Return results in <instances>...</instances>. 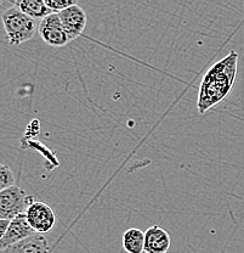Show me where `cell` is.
Returning <instances> with one entry per match:
<instances>
[{
  "label": "cell",
  "mask_w": 244,
  "mask_h": 253,
  "mask_svg": "<svg viewBox=\"0 0 244 253\" xmlns=\"http://www.w3.org/2000/svg\"><path fill=\"white\" fill-rule=\"evenodd\" d=\"M14 6L20 9L23 14L30 16L33 20H43L46 16L51 15L52 12L46 7L43 0H20V1H12Z\"/></svg>",
  "instance_id": "30bf717a"
},
{
  "label": "cell",
  "mask_w": 244,
  "mask_h": 253,
  "mask_svg": "<svg viewBox=\"0 0 244 253\" xmlns=\"http://www.w3.org/2000/svg\"><path fill=\"white\" fill-rule=\"evenodd\" d=\"M9 224H10V220H0V240L4 237L7 228H9Z\"/></svg>",
  "instance_id": "5bb4252c"
},
{
  "label": "cell",
  "mask_w": 244,
  "mask_h": 253,
  "mask_svg": "<svg viewBox=\"0 0 244 253\" xmlns=\"http://www.w3.org/2000/svg\"><path fill=\"white\" fill-rule=\"evenodd\" d=\"M46 7L52 12V14H59V12L64 11V10L68 9L72 5L77 4L75 1H66V0H44Z\"/></svg>",
  "instance_id": "4fadbf2b"
},
{
  "label": "cell",
  "mask_w": 244,
  "mask_h": 253,
  "mask_svg": "<svg viewBox=\"0 0 244 253\" xmlns=\"http://www.w3.org/2000/svg\"><path fill=\"white\" fill-rule=\"evenodd\" d=\"M123 249L128 253H143L145 233L136 228L128 229L123 234Z\"/></svg>",
  "instance_id": "8fae6325"
},
{
  "label": "cell",
  "mask_w": 244,
  "mask_h": 253,
  "mask_svg": "<svg viewBox=\"0 0 244 253\" xmlns=\"http://www.w3.org/2000/svg\"><path fill=\"white\" fill-rule=\"evenodd\" d=\"M33 234L35 233H34L33 229L28 224L26 214H20L15 219L10 220L6 233H5L4 237L0 240V251L22 241V240L27 239V237L33 235Z\"/></svg>",
  "instance_id": "52a82bcc"
},
{
  "label": "cell",
  "mask_w": 244,
  "mask_h": 253,
  "mask_svg": "<svg viewBox=\"0 0 244 253\" xmlns=\"http://www.w3.org/2000/svg\"><path fill=\"white\" fill-rule=\"evenodd\" d=\"M1 253H50L51 247L45 236L33 234L27 239L0 251Z\"/></svg>",
  "instance_id": "9c48e42d"
},
{
  "label": "cell",
  "mask_w": 244,
  "mask_h": 253,
  "mask_svg": "<svg viewBox=\"0 0 244 253\" xmlns=\"http://www.w3.org/2000/svg\"><path fill=\"white\" fill-rule=\"evenodd\" d=\"M12 185H15V176L11 168L7 165L0 163V192Z\"/></svg>",
  "instance_id": "7c38bea8"
},
{
  "label": "cell",
  "mask_w": 244,
  "mask_h": 253,
  "mask_svg": "<svg viewBox=\"0 0 244 253\" xmlns=\"http://www.w3.org/2000/svg\"><path fill=\"white\" fill-rule=\"evenodd\" d=\"M34 202L32 195L20 186L12 185L0 192V220H12L20 214H25Z\"/></svg>",
  "instance_id": "3957f363"
},
{
  "label": "cell",
  "mask_w": 244,
  "mask_h": 253,
  "mask_svg": "<svg viewBox=\"0 0 244 253\" xmlns=\"http://www.w3.org/2000/svg\"><path fill=\"white\" fill-rule=\"evenodd\" d=\"M25 214L34 233L41 235L50 233L56 224V214L46 202L34 201Z\"/></svg>",
  "instance_id": "277c9868"
},
{
  "label": "cell",
  "mask_w": 244,
  "mask_h": 253,
  "mask_svg": "<svg viewBox=\"0 0 244 253\" xmlns=\"http://www.w3.org/2000/svg\"><path fill=\"white\" fill-rule=\"evenodd\" d=\"M1 21L10 45H21L31 41L35 34V20L23 14L16 6L5 10L1 15Z\"/></svg>",
  "instance_id": "7a4b0ae2"
},
{
  "label": "cell",
  "mask_w": 244,
  "mask_h": 253,
  "mask_svg": "<svg viewBox=\"0 0 244 253\" xmlns=\"http://www.w3.org/2000/svg\"><path fill=\"white\" fill-rule=\"evenodd\" d=\"M38 32L41 39L50 46L62 47L70 43L59 14H51L43 18L38 26Z\"/></svg>",
  "instance_id": "5b68a950"
},
{
  "label": "cell",
  "mask_w": 244,
  "mask_h": 253,
  "mask_svg": "<svg viewBox=\"0 0 244 253\" xmlns=\"http://www.w3.org/2000/svg\"><path fill=\"white\" fill-rule=\"evenodd\" d=\"M172 240L167 230L159 225L149 226L145 231V253H167L170 250Z\"/></svg>",
  "instance_id": "ba28073f"
},
{
  "label": "cell",
  "mask_w": 244,
  "mask_h": 253,
  "mask_svg": "<svg viewBox=\"0 0 244 253\" xmlns=\"http://www.w3.org/2000/svg\"><path fill=\"white\" fill-rule=\"evenodd\" d=\"M0 253H1V252H0Z\"/></svg>",
  "instance_id": "9a60e30c"
},
{
  "label": "cell",
  "mask_w": 244,
  "mask_h": 253,
  "mask_svg": "<svg viewBox=\"0 0 244 253\" xmlns=\"http://www.w3.org/2000/svg\"><path fill=\"white\" fill-rule=\"evenodd\" d=\"M237 65L238 54L231 50L230 54L207 71L201 82L197 101V109L201 115L208 112L231 93L237 76Z\"/></svg>",
  "instance_id": "6da1fadb"
},
{
  "label": "cell",
  "mask_w": 244,
  "mask_h": 253,
  "mask_svg": "<svg viewBox=\"0 0 244 253\" xmlns=\"http://www.w3.org/2000/svg\"><path fill=\"white\" fill-rule=\"evenodd\" d=\"M59 17L61 20L62 27H64L70 42L75 41L83 34L88 17H86L85 11L79 5L74 4L64 11L59 12Z\"/></svg>",
  "instance_id": "8992f818"
}]
</instances>
